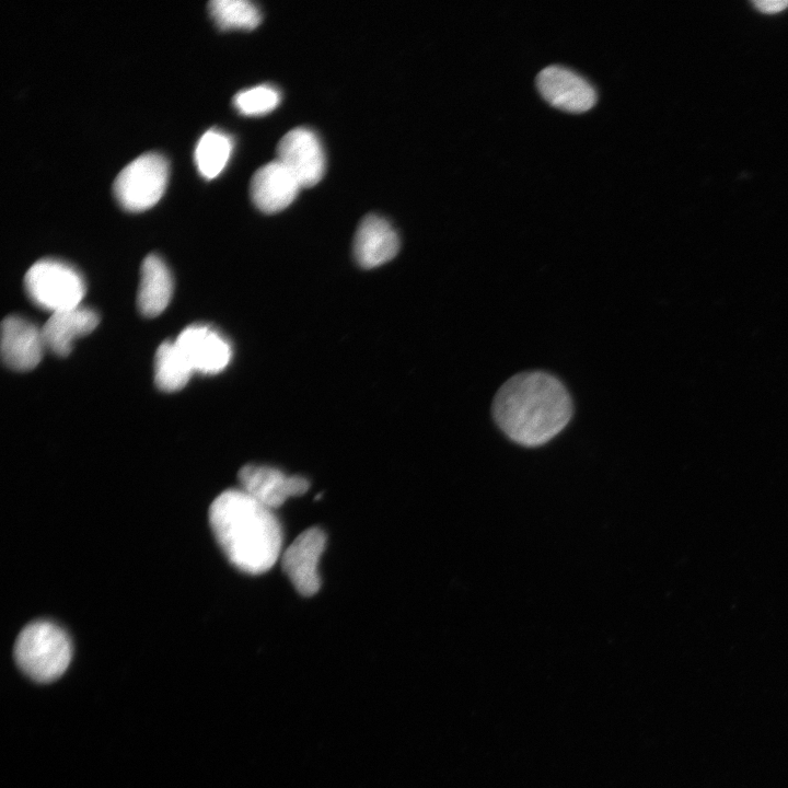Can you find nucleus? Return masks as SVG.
I'll use <instances>...</instances> for the list:
<instances>
[{
  "instance_id": "nucleus-1",
  "label": "nucleus",
  "mask_w": 788,
  "mask_h": 788,
  "mask_svg": "<svg viewBox=\"0 0 788 788\" xmlns=\"http://www.w3.org/2000/svg\"><path fill=\"white\" fill-rule=\"evenodd\" d=\"M499 429L514 443L540 447L570 421L572 401L566 386L544 371H526L507 380L493 402Z\"/></svg>"
},
{
  "instance_id": "nucleus-2",
  "label": "nucleus",
  "mask_w": 788,
  "mask_h": 788,
  "mask_svg": "<svg viewBox=\"0 0 788 788\" xmlns=\"http://www.w3.org/2000/svg\"><path fill=\"white\" fill-rule=\"evenodd\" d=\"M209 523L229 561L237 569L259 575L278 560L281 525L273 510L241 488L222 491L210 505Z\"/></svg>"
},
{
  "instance_id": "nucleus-3",
  "label": "nucleus",
  "mask_w": 788,
  "mask_h": 788,
  "mask_svg": "<svg viewBox=\"0 0 788 788\" xmlns=\"http://www.w3.org/2000/svg\"><path fill=\"white\" fill-rule=\"evenodd\" d=\"M13 654L18 667L32 680L47 683L67 670L72 656L71 640L57 624L37 619L18 635Z\"/></svg>"
},
{
  "instance_id": "nucleus-4",
  "label": "nucleus",
  "mask_w": 788,
  "mask_h": 788,
  "mask_svg": "<svg viewBox=\"0 0 788 788\" xmlns=\"http://www.w3.org/2000/svg\"><path fill=\"white\" fill-rule=\"evenodd\" d=\"M24 286L32 302L51 313L80 305L86 290L76 268L53 258L34 263L25 274Z\"/></svg>"
},
{
  "instance_id": "nucleus-5",
  "label": "nucleus",
  "mask_w": 788,
  "mask_h": 788,
  "mask_svg": "<svg viewBox=\"0 0 788 788\" xmlns=\"http://www.w3.org/2000/svg\"><path fill=\"white\" fill-rule=\"evenodd\" d=\"M169 177L163 155L148 152L128 163L114 181V195L128 211H142L162 197Z\"/></svg>"
},
{
  "instance_id": "nucleus-6",
  "label": "nucleus",
  "mask_w": 788,
  "mask_h": 788,
  "mask_svg": "<svg viewBox=\"0 0 788 788\" xmlns=\"http://www.w3.org/2000/svg\"><path fill=\"white\" fill-rule=\"evenodd\" d=\"M325 545L324 531L310 528L299 534L281 556L285 573L296 590L304 596L315 594L321 587L318 563Z\"/></svg>"
},
{
  "instance_id": "nucleus-7",
  "label": "nucleus",
  "mask_w": 788,
  "mask_h": 788,
  "mask_svg": "<svg viewBox=\"0 0 788 788\" xmlns=\"http://www.w3.org/2000/svg\"><path fill=\"white\" fill-rule=\"evenodd\" d=\"M174 341L194 372L217 374L232 359L229 340L209 325L187 326Z\"/></svg>"
},
{
  "instance_id": "nucleus-8",
  "label": "nucleus",
  "mask_w": 788,
  "mask_h": 788,
  "mask_svg": "<svg viewBox=\"0 0 788 788\" xmlns=\"http://www.w3.org/2000/svg\"><path fill=\"white\" fill-rule=\"evenodd\" d=\"M536 85L547 103L566 112L583 113L596 102L593 85L579 73L559 65L541 70Z\"/></svg>"
},
{
  "instance_id": "nucleus-9",
  "label": "nucleus",
  "mask_w": 788,
  "mask_h": 788,
  "mask_svg": "<svg viewBox=\"0 0 788 788\" xmlns=\"http://www.w3.org/2000/svg\"><path fill=\"white\" fill-rule=\"evenodd\" d=\"M277 160L297 178L301 187L317 184L325 172V155L317 136L298 127L288 131L277 146Z\"/></svg>"
},
{
  "instance_id": "nucleus-10",
  "label": "nucleus",
  "mask_w": 788,
  "mask_h": 788,
  "mask_svg": "<svg viewBox=\"0 0 788 788\" xmlns=\"http://www.w3.org/2000/svg\"><path fill=\"white\" fill-rule=\"evenodd\" d=\"M237 478L243 491L271 510L289 497L303 495L310 486L302 476H287L266 465H245L239 471Z\"/></svg>"
},
{
  "instance_id": "nucleus-11",
  "label": "nucleus",
  "mask_w": 788,
  "mask_h": 788,
  "mask_svg": "<svg viewBox=\"0 0 788 788\" xmlns=\"http://www.w3.org/2000/svg\"><path fill=\"white\" fill-rule=\"evenodd\" d=\"M46 350L42 328L19 316H7L1 325V356L4 364L15 371L34 369Z\"/></svg>"
},
{
  "instance_id": "nucleus-12",
  "label": "nucleus",
  "mask_w": 788,
  "mask_h": 788,
  "mask_svg": "<svg viewBox=\"0 0 788 788\" xmlns=\"http://www.w3.org/2000/svg\"><path fill=\"white\" fill-rule=\"evenodd\" d=\"M301 185L278 160L260 166L250 185L251 198L263 212L275 213L287 208L297 197Z\"/></svg>"
},
{
  "instance_id": "nucleus-13",
  "label": "nucleus",
  "mask_w": 788,
  "mask_h": 788,
  "mask_svg": "<svg viewBox=\"0 0 788 788\" xmlns=\"http://www.w3.org/2000/svg\"><path fill=\"white\" fill-rule=\"evenodd\" d=\"M399 240L387 220L378 215L366 216L354 239V255L363 268H374L391 260L398 252Z\"/></svg>"
},
{
  "instance_id": "nucleus-14",
  "label": "nucleus",
  "mask_w": 788,
  "mask_h": 788,
  "mask_svg": "<svg viewBox=\"0 0 788 788\" xmlns=\"http://www.w3.org/2000/svg\"><path fill=\"white\" fill-rule=\"evenodd\" d=\"M100 322L99 314L83 305L51 313L40 327L45 348L56 356L71 352L73 341L90 334Z\"/></svg>"
},
{
  "instance_id": "nucleus-15",
  "label": "nucleus",
  "mask_w": 788,
  "mask_h": 788,
  "mask_svg": "<svg viewBox=\"0 0 788 788\" xmlns=\"http://www.w3.org/2000/svg\"><path fill=\"white\" fill-rule=\"evenodd\" d=\"M173 293V278L163 259L148 255L141 265L137 306L147 317L160 315L169 305Z\"/></svg>"
},
{
  "instance_id": "nucleus-16",
  "label": "nucleus",
  "mask_w": 788,
  "mask_h": 788,
  "mask_svg": "<svg viewBox=\"0 0 788 788\" xmlns=\"http://www.w3.org/2000/svg\"><path fill=\"white\" fill-rule=\"evenodd\" d=\"M194 371L185 360L175 341H164L154 357V382L164 392L183 389Z\"/></svg>"
},
{
  "instance_id": "nucleus-17",
  "label": "nucleus",
  "mask_w": 788,
  "mask_h": 788,
  "mask_svg": "<svg viewBox=\"0 0 788 788\" xmlns=\"http://www.w3.org/2000/svg\"><path fill=\"white\" fill-rule=\"evenodd\" d=\"M233 149L231 137L220 130H207L198 140L195 162L199 173L208 179L219 175Z\"/></svg>"
},
{
  "instance_id": "nucleus-18",
  "label": "nucleus",
  "mask_w": 788,
  "mask_h": 788,
  "mask_svg": "<svg viewBox=\"0 0 788 788\" xmlns=\"http://www.w3.org/2000/svg\"><path fill=\"white\" fill-rule=\"evenodd\" d=\"M208 9L222 30H254L262 20L258 8L245 0H213Z\"/></svg>"
},
{
  "instance_id": "nucleus-19",
  "label": "nucleus",
  "mask_w": 788,
  "mask_h": 788,
  "mask_svg": "<svg viewBox=\"0 0 788 788\" xmlns=\"http://www.w3.org/2000/svg\"><path fill=\"white\" fill-rule=\"evenodd\" d=\"M280 102V93L273 86L258 85L239 92L233 100L235 108L243 115H264L275 109Z\"/></svg>"
},
{
  "instance_id": "nucleus-20",
  "label": "nucleus",
  "mask_w": 788,
  "mask_h": 788,
  "mask_svg": "<svg viewBox=\"0 0 788 788\" xmlns=\"http://www.w3.org/2000/svg\"><path fill=\"white\" fill-rule=\"evenodd\" d=\"M754 5L757 10L772 14L788 8V0H760L755 1Z\"/></svg>"
}]
</instances>
